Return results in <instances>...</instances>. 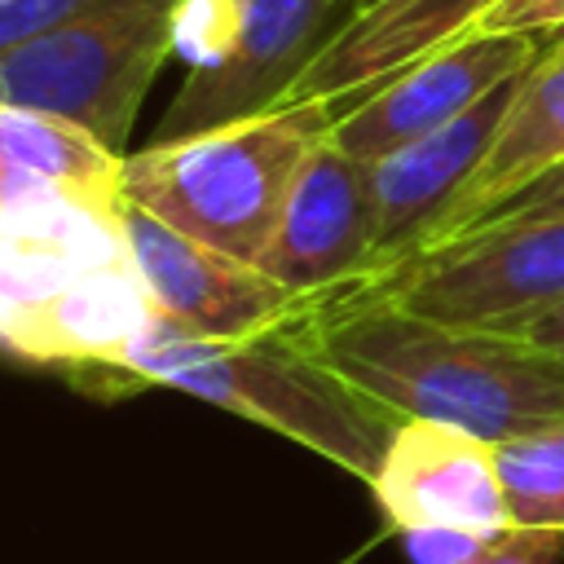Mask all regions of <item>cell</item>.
<instances>
[{
    "instance_id": "obj_19",
    "label": "cell",
    "mask_w": 564,
    "mask_h": 564,
    "mask_svg": "<svg viewBox=\"0 0 564 564\" xmlns=\"http://www.w3.org/2000/svg\"><path fill=\"white\" fill-rule=\"evenodd\" d=\"M564 26V0H502L498 9H489L476 31L480 35H555Z\"/></svg>"
},
{
    "instance_id": "obj_10",
    "label": "cell",
    "mask_w": 564,
    "mask_h": 564,
    "mask_svg": "<svg viewBox=\"0 0 564 564\" xmlns=\"http://www.w3.org/2000/svg\"><path fill=\"white\" fill-rule=\"evenodd\" d=\"M542 57L538 35H463L441 44L436 53L410 62L375 93L352 101L330 119V141L348 154L375 163L445 123L467 115L507 79L524 75Z\"/></svg>"
},
{
    "instance_id": "obj_9",
    "label": "cell",
    "mask_w": 564,
    "mask_h": 564,
    "mask_svg": "<svg viewBox=\"0 0 564 564\" xmlns=\"http://www.w3.org/2000/svg\"><path fill=\"white\" fill-rule=\"evenodd\" d=\"M375 189L370 163L330 141V132L308 150L286 194L282 220L260 251L256 269L295 295L335 300L375 278Z\"/></svg>"
},
{
    "instance_id": "obj_13",
    "label": "cell",
    "mask_w": 564,
    "mask_h": 564,
    "mask_svg": "<svg viewBox=\"0 0 564 564\" xmlns=\"http://www.w3.org/2000/svg\"><path fill=\"white\" fill-rule=\"evenodd\" d=\"M123 251L119 207L48 198L0 212V330Z\"/></svg>"
},
{
    "instance_id": "obj_6",
    "label": "cell",
    "mask_w": 564,
    "mask_h": 564,
    "mask_svg": "<svg viewBox=\"0 0 564 564\" xmlns=\"http://www.w3.org/2000/svg\"><path fill=\"white\" fill-rule=\"evenodd\" d=\"M357 291H379L449 326L520 330L564 300V216L485 220Z\"/></svg>"
},
{
    "instance_id": "obj_1",
    "label": "cell",
    "mask_w": 564,
    "mask_h": 564,
    "mask_svg": "<svg viewBox=\"0 0 564 564\" xmlns=\"http://www.w3.org/2000/svg\"><path fill=\"white\" fill-rule=\"evenodd\" d=\"M300 335L397 419L445 423L489 445L564 419V361L511 330L449 326L379 291H344Z\"/></svg>"
},
{
    "instance_id": "obj_11",
    "label": "cell",
    "mask_w": 564,
    "mask_h": 564,
    "mask_svg": "<svg viewBox=\"0 0 564 564\" xmlns=\"http://www.w3.org/2000/svg\"><path fill=\"white\" fill-rule=\"evenodd\" d=\"M516 79L494 88L485 101H476L454 123L370 163L375 220H379V234H375L379 269L370 282H379L383 273H392L397 264H405L410 256H419L423 247L436 242L445 216L454 212L458 194L467 189V181L476 176L480 159L494 145V132L511 106Z\"/></svg>"
},
{
    "instance_id": "obj_24",
    "label": "cell",
    "mask_w": 564,
    "mask_h": 564,
    "mask_svg": "<svg viewBox=\"0 0 564 564\" xmlns=\"http://www.w3.org/2000/svg\"><path fill=\"white\" fill-rule=\"evenodd\" d=\"M0 106H4V79H0Z\"/></svg>"
},
{
    "instance_id": "obj_25",
    "label": "cell",
    "mask_w": 564,
    "mask_h": 564,
    "mask_svg": "<svg viewBox=\"0 0 564 564\" xmlns=\"http://www.w3.org/2000/svg\"><path fill=\"white\" fill-rule=\"evenodd\" d=\"M344 564H352V560H344Z\"/></svg>"
},
{
    "instance_id": "obj_20",
    "label": "cell",
    "mask_w": 564,
    "mask_h": 564,
    "mask_svg": "<svg viewBox=\"0 0 564 564\" xmlns=\"http://www.w3.org/2000/svg\"><path fill=\"white\" fill-rule=\"evenodd\" d=\"M533 216H564V167L546 172L542 181H533L529 189L511 194L507 203H498L485 220H533ZM480 220V225H485ZM476 229V225H471Z\"/></svg>"
},
{
    "instance_id": "obj_7",
    "label": "cell",
    "mask_w": 564,
    "mask_h": 564,
    "mask_svg": "<svg viewBox=\"0 0 564 564\" xmlns=\"http://www.w3.org/2000/svg\"><path fill=\"white\" fill-rule=\"evenodd\" d=\"M370 494L388 529L414 546H436L432 555L454 564L511 529L494 445L445 423L405 419L383 449Z\"/></svg>"
},
{
    "instance_id": "obj_14",
    "label": "cell",
    "mask_w": 564,
    "mask_h": 564,
    "mask_svg": "<svg viewBox=\"0 0 564 564\" xmlns=\"http://www.w3.org/2000/svg\"><path fill=\"white\" fill-rule=\"evenodd\" d=\"M555 167H564V53L542 44V57L516 79V93L494 132V145L480 159L467 189L458 194V203L445 216L432 247L467 234L498 203L529 189L533 181H542Z\"/></svg>"
},
{
    "instance_id": "obj_4",
    "label": "cell",
    "mask_w": 564,
    "mask_h": 564,
    "mask_svg": "<svg viewBox=\"0 0 564 564\" xmlns=\"http://www.w3.org/2000/svg\"><path fill=\"white\" fill-rule=\"evenodd\" d=\"M357 13V0H189L181 22L189 75L145 145L286 106L304 70Z\"/></svg>"
},
{
    "instance_id": "obj_5",
    "label": "cell",
    "mask_w": 564,
    "mask_h": 564,
    "mask_svg": "<svg viewBox=\"0 0 564 564\" xmlns=\"http://www.w3.org/2000/svg\"><path fill=\"white\" fill-rule=\"evenodd\" d=\"M189 0H110L0 53L4 106L62 115L128 154L137 110L181 48Z\"/></svg>"
},
{
    "instance_id": "obj_2",
    "label": "cell",
    "mask_w": 564,
    "mask_h": 564,
    "mask_svg": "<svg viewBox=\"0 0 564 564\" xmlns=\"http://www.w3.org/2000/svg\"><path fill=\"white\" fill-rule=\"evenodd\" d=\"M119 370L128 392L176 388L282 432L366 485L375 480L392 432L405 423L330 370L308 348L300 326L256 339H198L159 313L123 352Z\"/></svg>"
},
{
    "instance_id": "obj_23",
    "label": "cell",
    "mask_w": 564,
    "mask_h": 564,
    "mask_svg": "<svg viewBox=\"0 0 564 564\" xmlns=\"http://www.w3.org/2000/svg\"><path fill=\"white\" fill-rule=\"evenodd\" d=\"M375 4H379V0H357V9H375Z\"/></svg>"
},
{
    "instance_id": "obj_17",
    "label": "cell",
    "mask_w": 564,
    "mask_h": 564,
    "mask_svg": "<svg viewBox=\"0 0 564 564\" xmlns=\"http://www.w3.org/2000/svg\"><path fill=\"white\" fill-rule=\"evenodd\" d=\"M101 4H110V0H0V53L57 26V22L93 13Z\"/></svg>"
},
{
    "instance_id": "obj_3",
    "label": "cell",
    "mask_w": 564,
    "mask_h": 564,
    "mask_svg": "<svg viewBox=\"0 0 564 564\" xmlns=\"http://www.w3.org/2000/svg\"><path fill=\"white\" fill-rule=\"evenodd\" d=\"M330 132L326 101L278 106L123 159V198L176 234L247 264L269 247L308 150Z\"/></svg>"
},
{
    "instance_id": "obj_22",
    "label": "cell",
    "mask_w": 564,
    "mask_h": 564,
    "mask_svg": "<svg viewBox=\"0 0 564 564\" xmlns=\"http://www.w3.org/2000/svg\"><path fill=\"white\" fill-rule=\"evenodd\" d=\"M542 44H546V48H555V53H564V26H560V31H555V35H546V40H542Z\"/></svg>"
},
{
    "instance_id": "obj_21",
    "label": "cell",
    "mask_w": 564,
    "mask_h": 564,
    "mask_svg": "<svg viewBox=\"0 0 564 564\" xmlns=\"http://www.w3.org/2000/svg\"><path fill=\"white\" fill-rule=\"evenodd\" d=\"M511 335H524L529 344H538V348H546L555 361H564V300H555L551 308H542L538 317H529L520 330H511Z\"/></svg>"
},
{
    "instance_id": "obj_12",
    "label": "cell",
    "mask_w": 564,
    "mask_h": 564,
    "mask_svg": "<svg viewBox=\"0 0 564 564\" xmlns=\"http://www.w3.org/2000/svg\"><path fill=\"white\" fill-rule=\"evenodd\" d=\"M498 4L502 0H379L375 9H361L339 31V40L304 70L286 106L326 101L335 119L410 62L471 35L476 22Z\"/></svg>"
},
{
    "instance_id": "obj_18",
    "label": "cell",
    "mask_w": 564,
    "mask_h": 564,
    "mask_svg": "<svg viewBox=\"0 0 564 564\" xmlns=\"http://www.w3.org/2000/svg\"><path fill=\"white\" fill-rule=\"evenodd\" d=\"M458 564H564V533L546 529H507L494 542L476 546Z\"/></svg>"
},
{
    "instance_id": "obj_16",
    "label": "cell",
    "mask_w": 564,
    "mask_h": 564,
    "mask_svg": "<svg viewBox=\"0 0 564 564\" xmlns=\"http://www.w3.org/2000/svg\"><path fill=\"white\" fill-rule=\"evenodd\" d=\"M511 529L564 533V419L494 445Z\"/></svg>"
},
{
    "instance_id": "obj_15",
    "label": "cell",
    "mask_w": 564,
    "mask_h": 564,
    "mask_svg": "<svg viewBox=\"0 0 564 564\" xmlns=\"http://www.w3.org/2000/svg\"><path fill=\"white\" fill-rule=\"evenodd\" d=\"M123 159L62 115L0 106V212L48 198L119 207Z\"/></svg>"
},
{
    "instance_id": "obj_8",
    "label": "cell",
    "mask_w": 564,
    "mask_h": 564,
    "mask_svg": "<svg viewBox=\"0 0 564 564\" xmlns=\"http://www.w3.org/2000/svg\"><path fill=\"white\" fill-rule=\"evenodd\" d=\"M119 225L137 273L145 278L159 313L198 339H256L269 330L304 326L326 300L295 295L264 269L176 234L159 216L119 203Z\"/></svg>"
}]
</instances>
